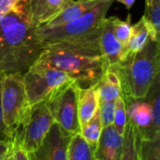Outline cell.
Returning <instances> with one entry per match:
<instances>
[{
    "label": "cell",
    "mask_w": 160,
    "mask_h": 160,
    "mask_svg": "<svg viewBox=\"0 0 160 160\" xmlns=\"http://www.w3.org/2000/svg\"><path fill=\"white\" fill-rule=\"evenodd\" d=\"M30 0H20L0 18V74H24L46 43L30 15Z\"/></svg>",
    "instance_id": "1"
},
{
    "label": "cell",
    "mask_w": 160,
    "mask_h": 160,
    "mask_svg": "<svg viewBox=\"0 0 160 160\" xmlns=\"http://www.w3.org/2000/svg\"><path fill=\"white\" fill-rule=\"evenodd\" d=\"M98 37L46 43L37 62L67 73L81 88L95 85L104 72Z\"/></svg>",
    "instance_id": "2"
},
{
    "label": "cell",
    "mask_w": 160,
    "mask_h": 160,
    "mask_svg": "<svg viewBox=\"0 0 160 160\" xmlns=\"http://www.w3.org/2000/svg\"><path fill=\"white\" fill-rule=\"evenodd\" d=\"M121 79L124 98L143 99L153 82L159 76V41L151 38L138 52L129 54L114 68Z\"/></svg>",
    "instance_id": "3"
},
{
    "label": "cell",
    "mask_w": 160,
    "mask_h": 160,
    "mask_svg": "<svg viewBox=\"0 0 160 160\" xmlns=\"http://www.w3.org/2000/svg\"><path fill=\"white\" fill-rule=\"evenodd\" d=\"M114 0H100L78 19L55 27H37L38 37L45 42L98 37L106 14Z\"/></svg>",
    "instance_id": "4"
},
{
    "label": "cell",
    "mask_w": 160,
    "mask_h": 160,
    "mask_svg": "<svg viewBox=\"0 0 160 160\" xmlns=\"http://www.w3.org/2000/svg\"><path fill=\"white\" fill-rule=\"evenodd\" d=\"M3 123L10 142L24 124L31 107L28 104L22 74L3 75L1 82Z\"/></svg>",
    "instance_id": "5"
},
{
    "label": "cell",
    "mask_w": 160,
    "mask_h": 160,
    "mask_svg": "<svg viewBox=\"0 0 160 160\" xmlns=\"http://www.w3.org/2000/svg\"><path fill=\"white\" fill-rule=\"evenodd\" d=\"M22 79L30 107L48 100L58 89L75 82L67 73L37 61L22 75Z\"/></svg>",
    "instance_id": "6"
},
{
    "label": "cell",
    "mask_w": 160,
    "mask_h": 160,
    "mask_svg": "<svg viewBox=\"0 0 160 160\" xmlns=\"http://www.w3.org/2000/svg\"><path fill=\"white\" fill-rule=\"evenodd\" d=\"M53 124L48 100L40 102L31 107L28 117L11 142L19 143L30 154L41 145Z\"/></svg>",
    "instance_id": "7"
},
{
    "label": "cell",
    "mask_w": 160,
    "mask_h": 160,
    "mask_svg": "<svg viewBox=\"0 0 160 160\" xmlns=\"http://www.w3.org/2000/svg\"><path fill=\"white\" fill-rule=\"evenodd\" d=\"M78 89L76 82H71L54 92L48 99L55 124L71 136L81 133L78 118Z\"/></svg>",
    "instance_id": "8"
},
{
    "label": "cell",
    "mask_w": 160,
    "mask_h": 160,
    "mask_svg": "<svg viewBox=\"0 0 160 160\" xmlns=\"http://www.w3.org/2000/svg\"><path fill=\"white\" fill-rule=\"evenodd\" d=\"M71 135L53 124L41 145L28 154L30 160H68V148Z\"/></svg>",
    "instance_id": "9"
},
{
    "label": "cell",
    "mask_w": 160,
    "mask_h": 160,
    "mask_svg": "<svg viewBox=\"0 0 160 160\" xmlns=\"http://www.w3.org/2000/svg\"><path fill=\"white\" fill-rule=\"evenodd\" d=\"M98 45L103 58L104 71L121 65L127 58L125 47L117 40L112 29V16L103 21L98 37Z\"/></svg>",
    "instance_id": "10"
},
{
    "label": "cell",
    "mask_w": 160,
    "mask_h": 160,
    "mask_svg": "<svg viewBox=\"0 0 160 160\" xmlns=\"http://www.w3.org/2000/svg\"><path fill=\"white\" fill-rule=\"evenodd\" d=\"M127 106V115L129 122L138 130L141 138H152L160 134L155 126L154 112L151 105L145 99H131ZM127 104V103H126Z\"/></svg>",
    "instance_id": "11"
},
{
    "label": "cell",
    "mask_w": 160,
    "mask_h": 160,
    "mask_svg": "<svg viewBox=\"0 0 160 160\" xmlns=\"http://www.w3.org/2000/svg\"><path fill=\"white\" fill-rule=\"evenodd\" d=\"M124 146V136L120 135L113 126L103 128L95 158L98 160H120Z\"/></svg>",
    "instance_id": "12"
},
{
    "label": "cell",
    "mask_w": 160,
    "mask_h": 160,
    "mask_svg": "<svg viewBox=\"0 0 160 160\" xmlns=\"http://www.w3.org/2000/svg\"><path fill=\"white\" fill-rule=\"evenodd\" d=\"M73 0H30V15L33 23L38 27L56 16Z\"/></svg>",
    "instance_id": "13"
},
{
    "label": "cell",
    "mask_w": 160,
    "mask_h": 160,
    "mask_svg": "<svg viewBox=\"0 0 160 160\" xmlns=\"http://www.w3.org/2000/svg\"><path fill=\"white\" fill-rule=\"evenodd\" d=\"M99 1L100 0H73L52 20L40 26L55 27L72 22L94 8Z\"/></svg>",
    "instance_id": "14"
},
{
    "label": "cell",
    "mask_w": 160,
    "mask_h": 160,
    "mask_svg": "<svg viewBox=\"0 0 160 160\" xmlns=\"http://www.w3.org/2000/svg\"><path fill=\"white\" fill-rule=\"evenodd\" d=\"M99 98L97 85L78 89V118L80 126L85 125L98 112Z\"/></svg>",
    "instance_id": "15"
},
{
    "label": "cell",
    "mask_w": 160,
    "mask_h": 160,
    "mask_svg": "<svg viewBox=\"0 0 160 160\" xmlns=\"http://www.w3.org/2000/svg\"><path fill=\"white\" fill-rule=\"evenodd\" d=\"M96 85L99 102L115 101L123 95L121 79L115 68L105 70Z\"/></svg>",
    "instance_id": "16"
},
{
    "label": "cell",
    "mask_w": 160,
    "mask_h": 160,
    "mask_svg": "<svg viewBox=\"0 0 160 160\" xmlns=\"http://www.w3.org/2000/svg\"><path fill=\"white\" fill-rule=\"evenodd\" d=\"M151 37V28L148 20L143 15L139 22L131 26V36L126 47L127 56L140 52L147 43Z\"/></svg>",
    "instance_id": "17"
},
{
    "label": "cell",
    "mask_w": 160,
    "mask_h": 160,
    "mask_svg": "<svg viewBox=\"0 0 160 160\" xmlns=\"http://www.w3.org/2000/svg\"><path fill=\"white\" fill-rule=\"evenodd\" d=\"M103 131V126L100 118L99 109L95 113V115L82 127H81V136L90 146V148L95 153L97 151L101 134Z\"/></svg>",
    "instance_id": "18"
},
{
    "label": "cell",
    "mask_w": 160,
    "mask_h": 160,
    "mask_svg": "<svg viewBox=\"0 0 160 160\" xmlns=\"http://www.w3.org/2000/svg\"><path fill=\"white\" fill-rule=\"evenodd\" d=\"M140 134L132 123L128 122L124 134V146L120 160H139Z\"/></svg>",
    "instance_id": "19"
},
{
    "label": "cell",
    "mask_w": 160,
    "mask_h": 160,
    "mask_svg": "<svg viewBox=\"0 0 160 160\" xmlns=\"http://www.w3.org/2000/svg\"><path fill=\"white\" fill-rule=\"evenodd\" d=\"M68 160H96L95 153L81 134L71 137L68 148Z\"/></svg>",
    "instance_id": "20"
},
{
    "label": "cell",
    "mask_w": 160,
    "mask_h": 160,
    "mask_svg": "<svg viewBox=\"0 0 160 160\" xmlns=\"http://www.w3.org/2000/svg\"><path fill=\"white\" fill-rule=\"evenodd\" d=\"M160 134L152 138H141L139 160H160Z\"/></svg>",
    "instance_id": "21"
},
{
    "label": "cell",
    "mask_w": 160,
    "mask_h": 160,
    "mask_svg": "<svg viewBox=\"0 0 160 160\" xmlns=\"http://www.w3.org/2000/svg\"><path fill=\"white\" fill-rule=\"evenodd\" d=\"M144 15L151 28V39L159 41L160 0H148V2L145 3Z\"/></svg>",
    "instance_id": "22"
},
{
    "label": "cell",
    "mask_w": 160,
    "mask_h": 160,
    "mask_svg": "<svg viewBox=\"0 0 160 160\" xmlns=\"http://www.w3.org/2000/svg\"><path fill=\"white\" fill-rule=\"evenodd\" d=\"M131 15L128 14L126 20H121L118 17L112 16V29L117 40L125 47H127L131 36Z\"/></svg>",
    "instance_id": "23"
},
{
    "label": "cell",
    "mask_w": 160,
    "mask_h": 160,
    "mask_svg": "<svg viewBox=\"0 0 160 160\" xmlns=\"http://www.w3.org/2000/svg\"><path fill=\"white\" fill-rule=\"evenodd\" d=\"M125 98L120 96L114 101V117H113V128L120 134H125L127 125H128V115H127V106Z\"/></svg>",
    "instance_id": "24"
},
{
    "label": "cell",
    "mask_w": 160,
    "mask_h": 160,
    "mask_svg": "<svg viewBox=\"0 0 160 160\" xmlns=\"http://www.w3.org/2000/svg\"><path fill=\"white\" fill-rule=\"evenodd\" d=\"M159 76L157 77L155 82H153L150 90L148 91L145 99L152 107L154 112V120L155 126L159 129L160 127V98H159Z\"/></svg>",
    "instance_id": "25"
},
{
    "label": "cell",
    "mask_w": 160,
    "mask_h": 160,
    "mask_svg": "<svg viewBox=\"0 0 160 160\" xmlns=\"http://www.w3.org/2000/svg\"><path fill=\"white\" fill-rule=\"evenodd\" d=\"M98 109L103 128L112 126L114 117V101L99 102Z\"/></svg>",
    "instance_id": "26"
},
{
    "label": "cell",
    "mask_w": 160,
    "mask_h": 160,
    "mask_svg": "<svg viewBox=\"0 0 160 160\" xmlns=\"http://www.w3.org/2000/svg\"><path fill=\"white\" fill-rule=\"evenodd\" d=\"M0 160H14L11 142H0Z\"/></svg>",
    "instance_id": "27"
},
{
    "label": "cell",
    "mask_w": 160,
    "mask_h": 160,
    "mask_svg": "<svg viewBox=\"0 0 160 160\" xmlns=\"http://www.w3.org/2000/svg\"><path fill=\"white\" fill-rule=\"evenodd\" d=\"M14 160H30L28 153L17 142H12Z\"/></svg>",
    "instance_id": "28"
},
{
    "label": "cell",
    "mask_w": 160,
    "mask_h": 160,
    "mask_svg": "<svg viewBox=\"0 0 160 160\" xmlns=\"http://www.w3.org/2000/svg\"><path fill=\"white\" fill-rule=\"evenodd\" d=\"M3 75L0 74V142H10L9 137L8 135L7 129L3 123V116H2V108H1V82H2Z\"/></svg>",
    "instance_id": "29"
},
{
    "label": "cell",
    "mask_w": 160,
    "mask_h": 160,
    "mask_svg": "<svg viewBox=\"0 0 160 160\" xmlns=\"http://www.w3.org/2000/svg\"><path fill=\"white\" fill-rule=\"evenodd\" d=\"M20 0H0V18L10 10Z\"/></svg>",
    "instance_id": "30"
},
{
    "label": "cell",
    "mask_w": 160,
    "mask_h": 160,
    "mask_svg": "<svg viewBox=\"0 0 160 160\" xmlns=\"http://www.w3.org/2000/svg\"><path fill=\"white\" fill-rule=\"evenodd\" d=\"M114 1L123 4L128 9H130L133 7V5H134V3H135L136 0H114Z\"/></svg>",
    "instance_id": "31"
},
{
    "label": "cell",
    "mask_w": 160,
    "mask_h": 160,
    "mask_svg": "<svg viewBox=\"0 0 160 160\" xmlns=\"http://www.w3.org/2000/svg\"><path fill=\"white\" fill-rule=\"evenodd\" d=\"M146 2H148V0H145V3H146Z\"/></svg>",
    "instance_id": "32"
},
{
    "label": "cell",
    "mask_w": 160,
    "mask_h": 160,
    "mask_svg": "<svg viewBox=\"0 0 160 160\" xmlns=\"http://www.w3.org/2000/svg\"><path fill=\"white\" fill-rule=\"evenodd\" d=\"M96 160H98V159H96Z\"/></svg>",
    "instance_id": "33"
}]
</instances>
